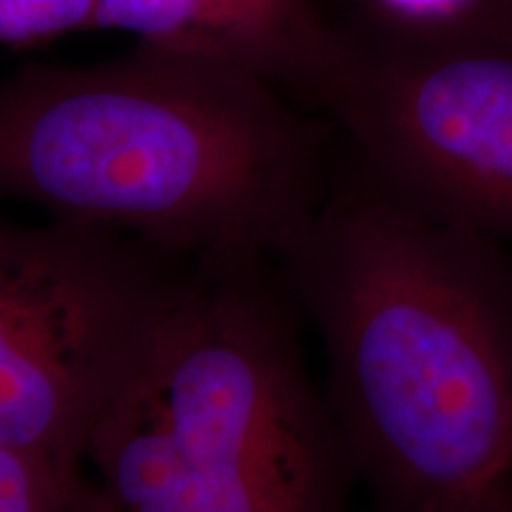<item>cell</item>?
<instances>
[{"instance_id":"obj_1","label":"cell","mask_w":512,"mask_h":512,"mask_svg":"<svg viewBox=\"0 0 512 512\" xmlns=\"http://www.w3.org/2000/svg\"><path fill=\"white\" fill-rule=\"evenodd\" d=\"M368 512H512V249L351 159L275 256Z\"/></svg>"},{"instance_id":"obj_2","label":"cell","mask_w":512,"mask_h":512,"mask_svg":"<svg viewBox=\"0 0 512 512\" xmlns=\"http://www.w3.org/2000/svg\"><path fill=\"white\" fill-rule=\"evenodd\" d=\"M335 143L256 76L143 43L0 79V202L192 259H275L328 195Z\"/></svg>"},{"instance_id":"obj_3","label":"cell","mask_w":512,"mask_h":512,"mask_svg":"<svg viewBox=\"0 0 512 512\" xmlns=\"http://www.w3.org/2000/svg\"><path fill=\"white\" fill-rule=\"evenodd\" d=\"M273 256L197 259L86 465L102 512H368Z\"/></svg>"},{"instance_id":"obj_4","label":"cell","mask_w":512,"mask_h":512,"mask_svg":"<svg viewBox=\"0 0 512 512\" xmlns=\"http://www.w3.org/2000/svg\"><path fill=\"white\" fill-rule=\"evenodd\" d=\"M195 268L117 230L0 214V448L83 465Z\"/></svg>"},{"instance_id":"obj_5","label":"cell","mask_w":512,"mask_h":512,"mask_svg":"<svg viewBox=\"0 0 512 512\" xmlns=\"http://www.w3.org/2000/svg\"><path fill=\"white\" fill-rule=\"evenodd\" d=\"M323 117L363 174L432 219L512 249V15L368 17Z\"/></svg>"},{"instance_id":"obj_6","label":"cell","mask_w":512,"mask_h":512,"mask_svg":"<svg viewBox=\"0 0 512 512\" xmlns=\"http://www.w3.org/2000/svg\"><path fill=\"white\" fill-rule=\"evenodd\" d=\"M98 29L228 64L318 112L347 57L320 0H95Z\"/></svg>"},{"instance_id":"obj_7","label":"cell","mask_w":512,"mask_h":512,"mask_svg":"<svg viewBox=\"0 0 512 512\" xmlns=\"http://www.w3.org/2000/svg\"><path fill=\"white\" fill-rule=\"evenodd\" d=\"M0 512H102L86 465L0 448Z\"/></svg>"},{"instance_id":"obj_8","label":"cell","mask_w":512,"mask_h":512,"mask_svg":"<svg viewBox=\"0 0 512 512\" xmlns=\"http://www.w3.org/2000/svg\"><path fill=\"white\" fill-rule=\"evenodd\" d=\"M95 0H0V46L36 48L93 31Z\"/></svg>"},{"instance_id":"obj_9","label":"cell","mask_w":512,"mask_h":512,"mask_svg":"<svg viewBox=\"0 0 512 512\" xmlns=\"http://www.w3.org/2000/svg\"><path fill=\"white\" fill-rule=\"evenodd\" d=\"M373 12L370 17H392V19H430L458 15L484 5L486 0H370Z\"/></svg>"},{"instance_id":"obj_10","label":"cell","mask_w":512,"mask_h":512,"mask_svg":"<svg viewBox=\"0 0 512 512\" xmlns=\"http://www.w3.org/2000/svg\"><path fill=\"white\" fill-rule=\"evenodd\" d=\"M489 3H494L496 8H501L503 12H508V15H512V0H489Z\"/></svg>"}]
</instances>
